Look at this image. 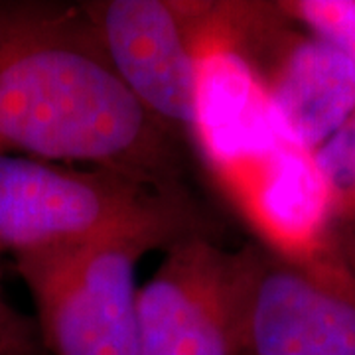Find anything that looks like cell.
<instances>
[{
    "mask_svg": "<svg viewBox=\"0 0 355 355\" xmlns=\"http://www.w3.org/2000/svg\"><path fill=\"white\" fill-rule=\"evenodd\" d=\"M0 154L184 188L176 137L121 81L77 6L0 2Z\"/></svg>",
    "mask_w": 355,
    "mask_h": 355,
    "instance_id": "1",
    "label": "cell"
},
{
    "mask_svg": "<svg viewBox=\"0 0 355 355\" xmlns=\"http://www.w3.org/2000/svg\"><path fill=\"white\" fill-rule=\"evenodd\" d=\"M144 229L211 235L184 188L160 190L109 168L0 154V253L14 261Z\"/></svg>",
    "mask_w": 355,
    "mask_h": 355,
    "instance_id": "2",
    "label": "cell"
},
{
    "mask_svg": "<svg viewBox=\"0 0 355 355\" xmlns=\"http://www.w3.org/2000/svg\"><path fill=\"white\" fill-rule=\"evenodd\" d=\"M182 237L188 235L144 229L71 251L16 259L36 306L44 354L137 355V266L146 253L168 249Z\"/></svg>",
    "mask_w": 355,
    "mask_h": 355,
    "instance_id": "3",
    "label": "cell"
},
{
    "mask_svg": "<svg viewBox=\"0 0 355 355\" xmlns=\"http://www.w3.org/2000/svg\"><path fill=\"white\" fill-rule=\"evenodd\" d=\"M243 355H355V241L318 261L237 249Z\"/></svg>",
    "mask_w": 355,
    "mask_h": 355,
    "instance_id": "4",
    "label": "cell"
},
{
    "mask_svg": "<svg viewBox=\"0 0 355 355\" xmlns=\"http://www.w3.org/2000/svg\"><path fill=\"white\" fill-rule=\"evenodd\" d=\"M279 4H223L221 28L253 65L280 137L314 153L355 113V65Z\"/></svg>",
    "mask_w": 355,
    "mask_h": 355,
    "instance_id": "5",
    "label": "cell"
},
{
    "mask_svg": "<svg viewBox=\"0 0 355 355\" xmlns=\"http://www.w3.org/2000/svg\"><path fill=\"white\" fill-rule=\"evenodd\" d=\"M137 355H243L237 251L182 237L139 291Z\"/></svg>",
    "mask_w": 355,
    "mask_h": 355,
    "instance_id": "6",
    "label": "cell"
},
{
    "mask_svg": "<svg viewBox=\"0 0 355 355\" xmlns=\"http://www.w3.org/2000/svg\"><path fill=\"white\" fill-rule=\"evenodd\" d=\"M200 2L95 0L81 4L116 76L174 137L191 135Z\"/></svg>",
    "mask_w": 355,
    "mask_h": 355,
    "instance_id": "7",
    "label": "cell"
},
{
    "mask_svg": "<svg viewBox=\"0 0 355 355\" xmlns=\"http://www.w3.org/2000/svg\"><path fill=\"white\" fill-rule=\"evenodd\" d=\"M198 91L191 137L233 193L257 166L284 144L261 79L217 24L211 2H200Z\"/></svg>",
    "mask_w": 355,
    "mask_h": 355,
    "instance_id": "8",
    "label": "cell"
},
{
    "mask_svg": "<svg viewBox=\"0 0 355 355\" xmlns=\"http://www.w3.org/2000/svg\"><path fill=\"white\" fill-rule=\"evenodd\" d=\"M233 196L263 245L288 259L318 261L342 243L314 153L291 142L257 166Z\"/></svg>",
    "mask_w": 355,
    "mask_h": 355,
    "instance_id": "9",
    "label": "cell"
},
{
    "mask_svg": "<svg viewBox=\"0 0 355 355\" xmlns=\"http://www.w3.org/2000/svg\"><path fill=\"white\" fill-rule=\"evenodd\" d=\"M314 158L328 186L336 227L355 237V113L314 150Z\"/></svg>",
    "mask_w": 355,
    "mask_h": 355,
    "instance_id": "10",
    "label": "cell"
},
{
    "mask_svg": "<svg viewBox=\"0 0 355 355\" xmlns=\"http://www.w3.org/2000/svg\"><path fill=\"white\" fill-rule=\"evenodd\" d=\"M294 24L331 44L355 65V0L277 2Z\"/></svg>",
    "mask_w": 355,
    "mask_h": 355,
    "instance_id": "11",
    "label": "cell"
},
{
    "mask_svg": "<svg viewBox=\"0 0 355 355\" xmlns=\"http://www.w3.org/2000/svg\"><path fill=\"white\" fill-rule=\"evenodd\" d=\"M38 326L0 292V355H42Z\"/></svg>",
    "mask_w": 355,
    "mask_h": 355,
    "instance_id": "12",
    "label": "cell"
},
{
    "mask_svg": "<svg viewBox=\"0 0 355 355\" xmlns=\"http://www.w3.org/2000/svg\"><path fill=\"white\" fill-rule=\"evenodd\" d=\"M0 259H2V253H0ZM2 277H4V270H2V263H0V292H2Z\"/></svg>",
    "mask_w": 355,
    "mask_h": 355,
    "instance_id": "13",
    "label": "cell"
},
{
    "mask_svg": "<svg viewBox=\"0 0 355 355\" xmlns=\"http://www.w3.org/2000/svg\"><path fill=\"white\" fill-rule=\"evenodd\" d=\"M42 355H46V354H42Z\"/></svg>",
    "mask_w": 355,
    "mask_h": 355,
    "instance_id": "14",
    "label": "cell"
}]
</instances>
